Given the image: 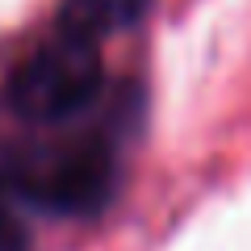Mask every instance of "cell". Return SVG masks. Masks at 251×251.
I'll return each instance as SVG.
<instances>
[{"mask_svg":"<svg viewBox=\"0 0 251 251\" xmlns=\"http://www.w3.org/2000/svg\"><path fill=\"white\" fill-rule=\"evenodd\" d=\"M117 163L92 134L38 138L0 159V197L46 214H97L113 197Z\"/></svg>","mask_w":251,"mask_h":251,"instance_id":"6da1fadb","label":"cell"},{"mask_svg":"<svg viewBox=\"0 0 251 251\" xmlns=\"http://www.w3.org/2000/svg\"><path fill=\"white\" fill-rule=\"evenodd\" d=\"M0 251H29V239L21 230V222L13 214H4V209H0Z\"/></svg>","mask_w":251,"mask_h":251,"instance_id":"277c9868","label":"cell"},{"mask_svg":"<svg viewBox=\"0 0 251 251\" xmlns=\"http://www.w3.org/2000/svg\"><path fill=\"white\" fill-rule=\"evenodd\" d=\"M105 84L97 38L59 29L25 54L9 75V105L34 126H59L97 100Z\"/></svg>","mask_w":251,"mask_h":251,"instance_id":"7a4b0ae2","label":"cell"},{"mask_svg":"<svg viewBox=\"0 0 251 251\" xmlns=\"http://www.w3.org/2000/svg\"><path fill=\"white\" fill-rule=\"evenodd\" d=\"M155 9V0H63L59 29H72L84 38H109L117 29H130Z\"/></svg>","mask_w":251,"mask_h":251,"instance_id":"3957f363","label":"cell"}]
</instances>
